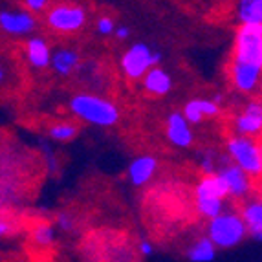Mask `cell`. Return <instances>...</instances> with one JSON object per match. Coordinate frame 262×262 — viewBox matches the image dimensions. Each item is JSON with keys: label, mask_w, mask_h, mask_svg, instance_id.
Masks as SVG:
<instances>
[{"label": "cell", "mask_w": 262, "mask_h": 262, "mask_svg": "<svg viewBox=\"0 0 262 262\" xmlns=\"http://www.w3.org/2000/svg\"><path fill=\"white\" fill-rule=\"evenodd\" d=\"M68 108L79 121L99 128L116 127L121 119V110L112 99L99 94L77 92L68 101Z\"/></svg>", "instance_id": "6da1fadb"}, {"label": "cell", "mask_w": 262, "mask_h": 262, "mask_svg": "<svg viewBox=\"0 0 262 262\" xmlns=\"http://www.w3.org/2000/svg\"><path fill=\"white\" fill-rule=\"evenodd\" d=\"M206 235L219 246V249H233L248 238L249 231L241 211L226 209L219 216L207 220Z\"/></svg>", "instance_id": "7a4b0ae2"}, {"label": "cell", "mask_w": 262, "mask_h": 262, "mask_svg": "<svg viewBox=\"0 0 262 262\" xmlns=\"http://www.w3.org/2000/svg\"><path fill=\"white\" fill-rule=\"evenodd\" d=\"M88 22L86 9L77 2H55L44 13V26L61 37H74L84 30Z\"/></svg>", "instance_id": "3957f363"}, {"label": "cell", "mask_w": 262, "mask_h": 262, "mask_svg": "<svg viewBox=\"0 0 262 262\" xmlns=\"http://www.w3.org/2000/svg\"><path fill=\"white\" fill-rule=\"evenodd\" d=\"M224 150L236 165L248 170L255 180L262 178V138L231 132L226 138Z\"/></svg>", "instance_id": "277c9868"}, {"label": "cell", "mask_w": 262, "mask_h": 262, "mask_svg": "<svg viewBox=\"0 0 262 262\" xmlns=\"http://www.w3.org/2000/svg\"><path fill=\"white\" fill-rule=\"evenodd\" d=\"M162 52H154L147 42H134L119 57V70L128 81H141L152 66L162 62Z\"/></svg>", "instance_id": "5b68a950"}, {"label": "cell", "mask_w": 262, "mask_h": 262, "mask_svg": "<svg viewBox=\"0 0 262 262\" xmlns=\"http://www.w3.org/2000/svg\"><path fill=\"white\" fill-rule=\"evenodd\" d=\"M229 59L262 66V24L236 26Z\"/></svg>", "instance_id": "8992f818"}, {"label": "cell", "mask_w": 262, "mask_h": 262, "mask_svg": "<svg viewBox=\"0 0 262 262\" xmlns=\"http://www.w3.org/2000/svg\"><path fill=\"white\" fill-rule=\"evenodd\" d=\"M231 128L236 134L262 138V99L249 97L238 112L233 114Z\"/></svg>", "instance_id": "52a82bcc"}, {"label": "cell", "mask_w": 262, "mask_h": 262, "mask_svg": "<svg viewBox=\"0 0 262 262\" xmlns=\"http://www.w3.org/2000/svg\"><path fill=\"white\" fill-rule=\"evenodd\" d=\"M220 174L226 178L227 187H229V198L241 204L242 200L249 198L255 191V178L244 170L241 165H236L233 160L226 162L219 169Z\"/></svg>", "instance_id": "ba28073f"}, {"label": "cell", "mask_w": 262, "mask_h": 262, "mask_svg": "<svg viewBox=\"0 0 262 262\" xmlns=\"http://www.w3.org/2000/svg\"><path fill=\"white\" fill-rule=\"evenodd\" d=\"M37 15L30 9H4L0 13V30L9 37H30L37 30Z\"/></svg>", "instance_id": "9c48e42d"}, {"label": "cell", "mask_w": 262, "mask_h": 262, "mask_svg": "<svg viewBox=\"0 0 262 262\" xmlns=\"http://www.w3.org/2000/svg\"><path fill=\"white\" fill-rule=\"evenodd\" d=\"M192 125L184 112H170L165 119V138L172 147L176 149H191L194 143V132Z\"/></svg>", "instance_id": "30bf717a"}, {"label": "cell", "mask_w": 262, "mask_h": 262, "mask_svg": "<svg viewBox=\"0 0 262 262\" xmlns=\"http://www.w3.org/2000/svg\"><path fill=\"white\" fill-rule=\"evenodd\" d=\"M192 200H229V187L220 172L202 174L192 189Z\"/></svg>", "instance_id": "8fae6325"}, {"label": "cell", "mask_w": 262, "mask_h": 262, "mask_svg": "<svg viewBox=\"0 0 262 262\" xmlns=\"http://www.w3.org/2000/svg\"><path fill=\"white\" fill-rule=\"evenodd\" d=\"M160 169V162L152 154H140L136 156L127 167V178L134 187H145L152 182Z\"/></svg>", "instance_id": "7c38bea8"}, {"label": "cell", "mask_w": 262, "mask_h": 262, "mask_svg": "<svg viewBox=\"0 0 262 262\" xmlns=\"http://www.w3.org/2000/svg\"><path fill=\"white\" fill-rule=\"evenodd\" d=\"M53 50L50 42L40 35H30L24 42V57L33 70H48L52 66Z\"/></svg>", "instance_id": "4fadbf2b"}, {"label": "cell", "mask_w": 262, "mask_h": 262, "mask_svg": "<svg viewBox=\"0 0 262 262\" xmlns=\"http://www.w3.org/2000/svg\"><path fill=\"white\" fill-rule=\"evenodd\" d=\"M238 211L246 220L249 238L262 242V194H251L249 198L242 200Z\"/></svg>", "instance_id": "5bb4252c"}, {"label": "cell", "mask_w": 262, "mask_h": 262, "mask_svg": "<svg viewBox=\"0 0 262 262\" xmlns=\"http://www.w3.org/2000/svg\"><path fill=\"white\" fill-rule=\"evenodd\" d=\"M140 83H141V88H143V92L152 97H165L167 94H170V90L174 86L172 75L167 70H163L160 64L152 66V68L143 75V79H141Z\"/></svg>", "instance_id": "9a60e30c"}, {"label": "cell", "mask_w": 262, "mask_h": 262, "mask_svg": "<svg viewBox=\"0 0 262 262\" xmlns=\"http://www.w3.org/2000/svg\"><path fill=\"white\" fill-rule=\"evenodd\" d=\"M81 68V55L77 50L70 46H61V48L53 50L52 55V66L50 70L59 77H70Z\"/></svg>", "instance_id": "2e32d148"}, {"label": "cell", "mask_w": 262, "mask_h": 262, "mask_svg": "<svg viewBox=\"0 0 262 262\" xmlns=\"http://www.w3.org/2000/svg\"><path fill=\"white\" fill-rule=\"evenodd\" d=\"M233 18L236 24H262V0H235Z\"/></svg>", "instance_id": "e0dca14e"}, {"label": "cell", "mask_w": 262, "mask_h": 262, "mask_svg": "<svg viewBox=\"0 0 262 262\" xmlns=\"http://www.w3.org/2000/svg\"><path fill=\"white\" fill-rule=\"evenodd\" d=\"M216 251H219V246L207 235H202L189 246L185 255L192 262H213L216 258Z\"/></svg>", "instance_id": "ac0fdd59"}, {"label": "cell", "mask_w": 262, "mask_h": 262, "mask_svg": "<svg viewBox=\"0 0 262 262\" xmlns=\"http://www.w3.org/2000/svg\"><path fill=\"white\" fill-rule=\"evenodd\" d=\"M57 226L55 222H48V220H39L35 226L31 227V242L39 249H50L55 244L57 236Z\"/></svg>", "instance_id": "d6986e66"}, {"label": "cell", "mask_w": 262, "mask_h": 262, "mask_svg": "<svg viewBox=\"0 0 262 262\" xmlns=\"http://www.w3.org/2000/svg\"><path fill=\"white\" fill-rule=\"evenodd\" d=\"M229 160L231 158L226 150L220 152L216 149H204L200 150V156H198V167H200L202 174H213V172H219L220 167Z\"/></svg>", "instance_id": "ffe728a7"}, {"label": "cell", "mask_w": 262, "mask_h": 262, "mask_svg": "<svg viewBox=\"0 0 262 262\" xmlns=\"http://www.w3.org/2000/svg\"><path fill=\"white\" fill-rule=\"evenodd\" d=\"M77 134H79V127L72 121L53 123L48 128V138L52 141H59V143H68V141L75 140Z\"/></svg>", "instance_id": "44dd1931"}, {"label": "cell", "mask_w": 262, "mask_h": 262, "mask_svg": "<svg viewBox=\"0 0 262 262\" xmlns=\"http://www.w3.org/2000/svg\"><path fill=\"white\" fill-rule=\"evenodd\" d=\"M194 103H196V106L200 108V112L204 114V118L206 119L219 118L220 114H222L224 105H220L219 101L207 99V97H194Z\"/></svg>", "instance_id": "7402d4cb"}, {"label": "cell", "mask_w": 262, "mask_h": 262, "mask_svg": "<svg viewBox=\"0 0 262 262\" xmlns=\"http://www.w3.org/2000/svg\"><path fill=\"white\" fill-rule=\"evenodd\" d=\"M116 20L108 15H99L96 18V31L101 37H114L116 35Z\"/></svg>", "instance_id": "603a6c76"}, {"label": "cell", "mask_w": 262, "mask_h": 262, "mask_svg": "<svg viewBox=\"0 0 262 262\" xmlns=\"http://www.w3.org/2000/svg\"><path fill=\"white\" fill-rule=\"evenodd\" d=\"M182 112H184V116L192 125H200V123H204V119H206L204 114L200 112V108L196 106V103H194V99H189L184 105V108H182Z\"/></svg>", "instance_id": "cb8c5ba5"}, {"label": "cell", "mask_w": 262, "mask_h": 262, "mask_svg": "<svg viewBox=\"0 0 262 262\" xmlns=\"http://www.w3.org/2000/svg\"><path fill=\"white\" fill-rule=\"evenodd\" d=\"M53 222H55L57 229H61V231H64V233H70V231H74V229H75V219L72 216L70 213H66V211L57 213Z\"/></svg>", "instance_id": "d4e9b609"}, {"label": "cell", "mask_w": 262, "mask_h": 262, "mask_svg": "<svg viewBox=\"0 0 262 262\" xmlns=\"http://www.w3.org/2000/svg\"><path fill=\"white\" fill-rule=\"evenodd\" d=\"M22 6L26 9H30L31 13L40 15V13H46V9L52 6V0H22Z\"/></svg>", "instance_id": "484cf974"}, {"label": "cell", "mask_w": 262, "mask_h": 262, "mask_svg": "<svg viewBox=\"0 0 262 262\" xmlns=\"http://www.w3.org/2000/svg\"><path fill=\"white\" fill-rule=\"evenodd\" d=\"M138 253L141 255V257H152L154 255V244L150 241H141L140 244H138Z\"/></svg>", "instance_id": "4316f807"}, {"label": "cell", "mask_w": 262, "mask_h": 262, "mask_svg": "<svg viewBox=\"0 0 262 262\" xmlns=\"http://www.w3.org/2000/svg\"><path fill=\"white\" fill-rule=\"evenodd\" d=\"M116 39L118 40H127L128 37H130V28L128 26H125V24H123V26H118L116 28Z\"/></svg>", "instance_id": "83f0119b"}]
</instances>
